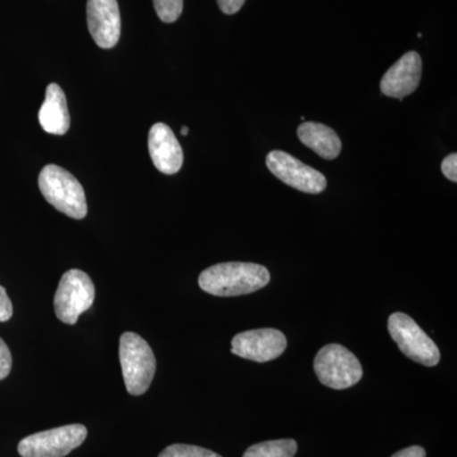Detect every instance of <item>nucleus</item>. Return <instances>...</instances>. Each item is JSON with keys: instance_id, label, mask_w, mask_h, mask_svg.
<instances>
[{"instance_id": "obj_1", "label": "nucleus", "mask_w": 457, "mask_h": 457, "mask_svg": "<svg viewBox=\"0 0 457 457\" xmlns=\"http://www.w3.org/2000/svg\"><path fill=\"white\" fill-rule=\"evenodd\" d=\"M270 270L257 263L227 262L201 273L198 285L213 296L231 297L255 293L270 284Z\"/></svg>"}, {"instance_id": "obj_2", "label": "nucleus", "mask_w": 457, "mask_h": 457, "mask_svg": "<svg viewBox=\"0 0 457 457\" xmlns=\"http://www.w3.org/2000/svg\"><path fill=\"white\" fill-rule=\"evenodd\" d=\"M38 187L42 196L57 212L75 220L86 218L88 207L82 185L64 168L55 164L46 165L38 176Z\"/></svg>"}, {"instance_id": "obj_3", "label": "nucleus", "mask_w": 457, "mask_h": 457, "mask_svg": "<svg viewBox=\"0 0 457 457\" xmlns=\"http://www.w3.org/2000/svg\"><path fill=\"white\" fill-rule=\"evenodd\" d=\"M120 362L128 393L134 396L147 392L156 371L154 352L145 339L132 332L120 338Z\"/></svg>"}, {"instance_id": "obj_4", "label": "nucleus", "mask_w": 457, "mask_h": 457, "mask_svg": "<svg viewBox=\"0 0 457 457\" xmlns=\"http://www.w3.org/2000/svg\"><path fill=\"white\" fill-rule=\"evenodd\" d=\"M314 370L321 384L336 390L353 386L363 375L359 359L347 348L336 343L324 345L318 352Z\"/></svg>"}, {"instance_id": "obj_5", "label": "nucleus", "mask_w": 457, "mask_h": 457, "mask_svg": "<svg viewBox=\"0 0 457 457\" xmlns=\"http://www.w3.org/2000/svg\"><path fill=\"white\" fill-rule=\"evenodd\" d=\"M96 299V288L92 279L80 270H71L60 279L54 308L59 320L74 326L78 318L88 311Z\"/></svg>"}, {"instance_id": "obj_6", "label": "nucleus", "mask_w": 457, "mask_h": 457, "mask_svg": "<svg viewBox=\"0 0 457 457\" xmlns=\"http://www.w3.org/2000/svg\"><path fill=\"white\" fill-rule=\"evenodd\" d=\"M387 329L393 341L408 359L427 368H433L440 362L441 353L437 345L409 315L394 312L387 320Z\"/></svg>"}, {"instance_id": "obj_7", "label": "nucleus", "mask_w": 457, "mask_h": 457, "mask_svg": "<svg viewBox=\"0 0 457 457\" xmlns=\"http://www.w3.org/2000/svg\"><path fill=\"white\" fill-rule=\"evenodd\" d=\"M87 435L88 431L83 425L57 427L23 438L18 445V453L22 457H64L79 447Z\"/></svg>"}, {"instance_id": "obj_8", "label": "nucleus", "mask_w": 457, "mask_h": 457, "mask_svg": "<svg viewBox=\"0 0 457 457\" xmlns=\"http://www.w3.org/2000/svg\"><path fill=\"white\" fill-rule=\"evenodd\" d=\"M266 164L273 176L297 191L317 195L327 188V179L320 171L281 150L270 152Z\"/></svg>"}, {"instance_id": "obj_9", "label": "nucleus", "mask_w": 457, "mask_h": 457, "mask_svg": "<svg viewBox=\"0 0 457 457\" xmlns=\"http://www.w3.org/2000/svg\"><path fill=\"white\" fill-rule=\"evenodd\" d=\"M287 347L284 333L272 328L237 333L231 341V353L254 362L278 359Z\"/></svg>"}, {"instance_id": "obj_10", "label": "nucleus", "mask_w": 457, "mask_h": 457, "mask_svg": "<svg viewBox=\"0 0 457 457\" xmlns=\"http://www.w3.org/2000/svg\"><path fill=\"white\" fill-rule=\"evenodd\" d=\"M87 22L90 36L101 49H112L121 36V14L117 0H88Z\"/></svg>"}, {"instance_id": "obj_11", "label": "nucleus", "mask_w": 457, "mask_h": 457, "mask_svg": "<svg viewBox=\"0 0 457 457\" xmlns=\"http://www.w3.org/2000/svg\"><path fill=\"white\" fill-rule=\"evenodd\" d=\"M422 59L416 51H409L400 57L381 79L383 95L403 99L416 92L422 78Z\"/></svg>"}, {"instance_id": "obj_12", "label": "nucleus", "mask_w": 457, "mask_h": 457, "mask_svg": "<svg viewBox=\"0 0 457 457\" xmlns=\"http://www.w3.org/2000/svg\"><path fill=\"white\" fill-rule=\"evenodd\" d=\"M147 147L156 170L164 174L179 173L183 165V150L170 126L163 122L153 125Z\"/></svg>"}, {"instance_id": "obj_13", "label": "nucleus", "mask_w": 457, "mask_h": 457, "mask_svg": "<svg viewBox=\"0 0 457 457\" xmlns=\"http://www.w3.org/2000/svg\"><path fill=\"white\" fill-rule=\"evenodd\" d=\"M38 121L47 134L65 135L71 128V114L64 90L56 83L47 86L44 104L38 112Z\"/></svg>"}, {"instance_id": "obj_14", "label": "nucleus", "mask_w": 457, "mask_h": 457, "mask_svg": "<svg viewBox=\"0 0 457 457\" xmlns=\"http://www.w3.org/2000/svg\"><path fill=\"white\" fill-rule=\"evenodd\" d=\"M300 141L312 152L327 161H333L341 154L342 141L333 129L323 123L303 122L297 129Z\"/></svg>"}, {"instance_id": "obj_15", "label": "nucleus", "mask_w": 457, "mask_h": 457, "mask_svg": "<svg viewBox=\"0 0 457 457\" xmlns=\"http://www.w3.org/2000/svg\"><path fill=\"white\" fill-rule=\"evenodd\" d=\"M296 451L297 442L286 438L253 445L245 451L243 457H295Z\"/></svg>"}, {"instance_id": "obj_16", "label": "nucleus", "mask_w": 457, "mask_h": 457, "mask_svg": "<svg viewBox=\"0 0 457 457\" xmlns=\"http://www.w3.org/2000/svg\"><path fill=\"white\" fill-rule=\"evenodd\" d=\"M159 457H221L212 450L203 447L192 446V445H170L162 451Z\"/></svg>"}, {"instance_id": "obj_17", "label": "nucleus", "mask_w": 457, "mask_h": 457, "mask_svg": "<svg viewBox=\"0 0 457 457\" xmlns=\"http://www.w3.org/2000/svg\"><path fill=\"white\" fill-rule=\"evenodd\" d=\"M156 14L165 23H173L183 11V0H153Z\"/></svg>"}, {"instance_id": "obj_18", "label": "nucleus", "mask_w": 457, "mask_h": 457, "mask_svg": "<svg viewBox=\"0 0 457 457\" xmlns=\"http://www.w3.org/2000/svg\"><path fill=\"white\" fill-rule=\"evenodd\" d=\"M12 370V353L8 345L0 338V380H4Z\"/></svg>"}, {"instance_id": "obj_19", "label": "nucleus", "mask_w": 457, "mask_h": 457, "mask_svg": "<svg viewBox=\"0 0 457 457\" xmlns=\"http://www.w3.org/2000/svg\"><path fill=\"white\" fill-rule=\"evenodd\" d=\"M12 315H13V305H12L7 291L0 285V323L8 321Z\"/></svg>"}, {"instance_id": "obj_20", "label": "nucleus", "mask_w": 457, "mask_h": 457, "mask_svg": "<svg viewBox=\"0 0 457 457\" xmlns=\"http://www.w3.org/2000/svg\"><path fill=\"white\" fill-rule=\"evenodd\" d=\"M441 170L444 173V176L446 177L447 179L453 180V182H456L457 180V154L453 153V154L447 155L446 158L444 159L441 164Z\"/></svg>"}, {"instance_id": "obj_21", "label": "nucleus", "mask_w": 457, "mask_h": 457, "mask_svg": "<svg viewBox=\"0 0 457 457\" xmlns=\"http://www.w3.org/2000/svg\"><path fill=\"white\" fill-rule=\"evenodd\" d=\"M245 0H218L219 8L222 13L236 14L245 5Z\"/></svg>"}, {"instance_id": "obj_22", "label": "nucleus", "mask_w": 457, "mask_h": 457, "mask_svg": "<svg viewBox=\"0 0 457 457\" xmlns=\"http://www.w3.org/2000/svg\"><path fill=\"white\" fill-rule=\"evenodd\" d=\"M392 457H426V450L420 446H411L398 451Z\"/></svg>"}, {"instance_id": "obj_23", "label": "nucleus", "mask_w": 457, "mask_h": 457, "mask_svg": "<svg viewBox=\"0 0 457 457\" xmlns=\"http://www.w3.org/2000/svg\"><path fill=\"white\" fill-rule=\"evenodd\" d=\"M188 132L189 130L187 126H183L182 130H180V134H182V137H187Z\"/></svg>"}]
</instances>
